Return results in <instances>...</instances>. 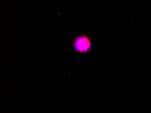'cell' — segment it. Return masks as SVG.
Wrapping results in <instances>:
<instances>
[{
	"label": "cell",
	"mask_w": 151,
	"mask_h": 113,
	"mask_svg": "<svg viewBox=\"0 0 151 113\" xmlns=\"http://www.w3.org/2000/svg\"><path fill=\"white\" fill-rule=\"evenodd\" d=\"M73 46L75 50L78 53L85 54L91 50L92 44L88 35L81 34L73 40Z\"/></svg>",
	"instance_id": "cell-1"
}]
</instances>
